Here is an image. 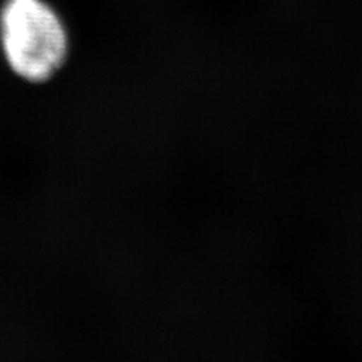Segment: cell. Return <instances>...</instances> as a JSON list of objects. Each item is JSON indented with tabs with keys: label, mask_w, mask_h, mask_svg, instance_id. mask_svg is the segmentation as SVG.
I'll return each mask as SVG.
<instances>
[{
	"label": "cell",
	"mask_w": 362,
	"mask_h": 362,
	"mask_svg": "<svg viewBox=\"0 0 362 362\" xmlns=\"http://www.w3.org/2000/svg\"><path fill=\"white\" fill-rule=\"evenodd\" d=\"M0 52L9 71L23 82L45 83L71 54V33L50 0H4Z\"/></svg>",
	"instance_id": "cell-1"
}]
</instances>
